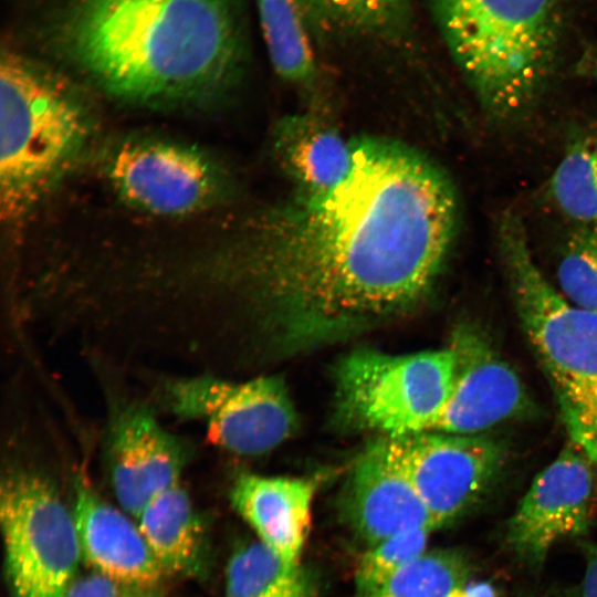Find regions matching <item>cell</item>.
Returning <instances> with one entry per match:
<instances>
[{
    "mask_svg": "<svg viewBox=\"0 0 597 597\" xmlns=\"http://www.w3.org/2000/svg\"><path fill=\"white\" fill-rule=\"evenodd\" d=\"M353 164L329 192L264 213L238 252L202 275L238 312L221 336L255 326L283 349L363 331L416 305L449 252L458 203L449 177L418 149L352 140Z\"/></svg>",
    "mask_w": 597,
    "mask_h": 597,
    "instance_id": "1",
    "label": "cell"
},
{
    "mask_svg": "<svg viewBox=\"0 0 597 597\" xmlns=\"http://www.w3.org/2000/svg\"><path fill=\"white\" fill-rule=\"evenodd\" d=\"M61 42L106 92L147 105L212 98L242 61L235 0H77Z\"/></svg>",
    "mask_w": 597,
    "mask_h": 597,
    "instance_id": "2",
    "label": "cell"
},
{
    "mask_svg": "<svg viewBox=\"0 0 597 597\" xmlns=\"http://www.w3.org/2000/svg\"><path fill=\"white\" fill-rule=\"evenodd\" d=\"M442 38L480 103L499 117L526 107L556 60L566 0H433Z\"/></svg>",
    "mask_w": 597,
    "mask_h": 597,
    "instance_id": "3",
    "label": "cell"
},
{
    "mask_svg": "<svg viewBox=\"0 0 597 597\" xmlns=\"http://www.w3.org/2000/svg\"><path fill=\"white\" fill-rule=\"evenodd\" d=\"M498 245L523 331L558 405L569 441L597 478V313L569 303L545 277L519 216L505 212Z\"/></svg>",
    "mask_w": 597,
    "mask_h": 597,
    "instance_id": "4",
    "label": "cell"
},
{
    "mask_svg": "<svg viewBox=\"0 0 597 597\" xmlns=\"http://www.w3.org/2000/svg\"><path fill=\"white\" fill-rule=\"evenodd\" d=\"M91 121L72 87L19 54L0 65V201L8 221L23 217L72 167Z\"/></svg>",
    "mask_w": 597,
    "mask_h": 597,
    "instance_id": "5",
    "label": "cell"
},
{
    "mask_svg": "<svg viewBox=\"0 0 597 597\" xmlns=\"http://www.w3.org/2000/svg\"><path fill=\"white\" fill-rule=\"evenodd\" d=\"M451 346L408 355L358 349L337 368L339 413L357 429L401 437L431 431L451 394Z\"/></svg>",
    "mask_w": 597,
    "mask_h": 597,
    "instance_id": "6",
    "label": "cell"
},
{
    "mask_svg": "<svg viewBox=\"0 0 597 597\" xmlns=\"http://www.w3.org/2000/svg\"><path fill=\"white\" fill-rule=\"evenodd\" d=\"M0 521L11 597H66L82 554L73 513L53 483L33 468L8 467Z\"/></svg>",
    "mask_w": 597,
    "mask_h": 597,
    "instance_id": "7",
    "label": "cell"
},
{
    "mask_svg": "<svg viewBox=\"0 0 597 597\" xmlns=\"http://www.w3.org/2000/svg\"><path fill=\"white\" fill-rule=\"evenodd\" d=\"M155 394L167 412L202 423L213 444L239 455L269 452L296 426L286 387L274 376L247 381L211 373L161 376Z\"/></svg>",
    "mask_w": 597,
    "mask_h": 597,
    "instance_id": "8",
    "label": "cell"
},
{
    "mask_svg": "<svg viewBox=\"0 0 597 597\" xmlns=\"http://www.w3.org/2000/svg\"><path fill=\"white\" fill-rule=\"evenodd\" d=\"M106 172L125 201L161 216L209 208L227 188L224 172L209 155L158 139L123 143L109 156Z\"/></svg>",
    "mask_w": 597,
    "mask_h": 597,
    "instance_id": "9",
    "label": "cell"
},
{
    "mask_svg": "<svg viewBox=\"0 0 597 597\" xmlns=\"http://www.w3.org/2000/svg\"><path fill=\"white\" fill-rule=\"evenodd\" d=\"M380 441L438 527L478 502L501 463L500 448L480 434L425 431Z\"/></svg>",
    "mask_w": 597,
    "mask_h": 597,
    "instance_id": "10",
    "label": "cell"
},
{
    "mask_svg": "<svg viewBox=\"0 0 597 597\" xmlns=\"http://www.w3.org/2000/svg\"><path fill=\"white\" fill-rule=\"evenodd\" d=\"M596 479L588 457L568 440L507 520L504 540L510 552L522 564L540 568L557 543L586 533Z\"/></svg>",
    "mask_w": 597,
    "mask_h": 597,
    "instance_id": "11",
    "label": "cell"
},
{
    "mask_svg": "<svg viewBox=\"0 0 597 597\" xmlns=\"http://www.w3.org/2000/svg\"><path fill=\"white\" fill-rule=\"evenodd\" d=\"M189 458L185 442L166 430L150 407L115 408L106 432L105 459L115 496L136 519L159 493L180 481Z\"/></svg>",
    "mask_w": 597,
    "mask_h": 597,
    "instance_id": "12",
    "label": "cell"
},
{
    "mask_svg": "<svg viewBox=\"0 0 597 597\" xmlns=\"http://www.w3.org/2000/svg\"><path fill=\"white\" fill-rule=\"evenodd\" d=\"M450 346L455 354L453 386L431 431L480 434L523 409L520 377L484 335L461 328Z\"/></svg>",
    "mask_w": 597,
    "mask_h": 597,
    "instance_id": "13",
    "label": "cell"
},
{
    "mask_svg": "<svg viewBox=\"0 0 597 597\" xmlns=\"http://www.w3.org/2000/svg\"><path fill=\"white\" fill-rule=\"evenodd\" d=\"M346 491V517L368 546L406 531L438 528L428 507L390 459L380 439L356 460Z\"/></svg>",
    "mask_w": 597,
    "mask_h": 597,
    "instance_id": "14",
    "label": "cell"
},
{
    "mask_svg": "<svg viewBox=\"0 0 597 597\" xmlns=\"http://www.w3.org/2000/svg\"><path fill=\"white\" fill-rule=\"evenodd\" d=\"M72 513L82 558L93 572L127 585L158 588L165 572L138 525L104 500L82 474L74 481Z\"/></svg>",
    "mask_w": 597,
    "mask_h": 597,
    "instance_id": "15",
    "label": "cell"
},
{
    "mask_svg": "<svg viewBox=\"0 0 597 597\" xmlns=\"http://www.w3.org/2000/svg\"><path fill=\"white\" fill-rule=\"evenodd\" d=\"M320 480L240 474L230 500L259 541L290 563H300Z\"/></svg>",
    "mask_w": 597,
    "mask_h": 597,
    "instance_id": "16",
    "label": "cell"
},
{
    "mask_svg": "<svg viewBox=\"0 0 597 597\" xmlns=\"http://www.w3.org/2000/svg\"><path fill=\"white\" fill-rule=\"evenodd\" d=\"M277 164L295 187V196L329 192L347 176L353 143L346 140L322 103L283 117L273 133Z\"/></svg>",
    "mask_w": 597,
    "mask_h": 597,
    "instance_id": "17",
    "label": "cell"
},
{
    "mask_svg": "<svg viewBox=\"0 0 597 597\" xmlns=\"http://www.w3.org/2000/svg\"><path fill=\"white\" fill-rule=\"evenodd\" d=\"M137 520L165 574H190L198 569L203 545L202 526L180 481L155 496Z\"/></svg>",
    "mask_w": 597,
    "mask_h": 597,
    "instance_id": "18",
    "label": "cell"
},
{
    "mask_svg": "<svg viewBox=\"0 0 597 597\" xmlns=\"http://www.w3.org/2000/svg\"><path fill=\"white\" fill-rule=\"evenodd\" d=\"M301 564L290 563L260 541L240 546L226 569L223 597H315Z\"/></svg>",
    "mask_w": 597,
    "mask_h": 597,
    "instance_id": "19",
    "label": "cell"
},
{
    "mask_svg": "<svg viewBox=\"0 0 597 597\" xmlns=\"http://www.w3.org/2000/svg\"><path fill=\"white\" fill-rule=\"evenodd\" d=\"M307 30L320 39L390 35L407 22L410 0H297Z\"/></svg>",
    "mask_w": 597,
    "mask_h": 597,
    "instance_id": "20",
    "label": "cell"
},
{
    "mask_svg": "<svg viewBox=\"0 0 597 597\" xmlns=\"http://www.w3.org/2000/svg\"><path fill=\"white\" fill-rule=\"evenodd\" d=\"M270 60L286 82L313 91L317 69L297 0H258Z\"/></svg>",
    "mask_w": 597,
    "mask_h": 597,
    "instance_id": "21",
    "label": "cell"
},
{
    "mask_svg": "<svg viewBox=\"0 0 597 597\" xmlns=\"http://www.w3.org/2000/svg\"><path fill=\"white\" fill-rule=\"evenodd\" d=\"M471 573L455 549L426 551L374 590L356 597H460Z\"/></svg>",
    "mask_w": 597,
    "mask_h": 597,
    "instance_id": "22",
    "label": "cell"
},
{
    "mask_svg": "<svg viewBox=\"0 0 597 597\" xmlns=\"http://www.w3.org/2000/svg\"><path fill=\"white\" fill-rule=\"evenodd\" d=\"M551 193L564 214L597 227V144L567 151L551 178Z\"/></svg>",
    "mask_w": 597,
    "mask_h": 597,
    "instance_id": "23",
    "label": "cell"
},
{
    "mask_svg": "<svg viewBox=\"0 0 597 597\" xmlns=\"http://www.w3.org/2000/svg\"><path fill=\"white\" fill-rule=\"evenodd\" d=\"M556 277L557 290L569 303L597 313V227L586 226L568 238Z\"/></svg>",
    "mask_w": 597,
    "mask_h": 597,
    "instance_id": "24",
    "label": "cell"
},
{
    "mask_svg": "<svg viewBox=\"0 0 597 597\" xmlns=\"http://www.w3.org/2000/svg\"><path fill=\"white\" fill-rule=\"evenodd\" d=\"M431 532L428 528L406 531L368 546L355 570L356 596L374 590L422 555Z\"/></svg>",
    "mask_w": 597,
    "mask_h": 597,
    "instance_id": "25",
    "label": "cell"
},
{
    "mask_svg": "<svg viewBox=\"0 0 597 597\" xmlns=\"http://www.w3.org/2000/svg\"><path fill=\"white\" fill-rule=\"evenodd\" d=\"M66 597H159L157 589L127 585L92 572L76 576Z\"/></svg>",
    "mask_w": 597,
    "mask_h": 597,
    "instance_id": "26",
    "label": "cell"
},
{
    "mask_svg": "<svg viewBox=\"0 0 597 597\" xmlns=\"http://www.w3.org/2000/svg\"><path fill=\"white\" fill-rule=\"evenodd\" d=\"M585 569L577 597H597V544L585 546Z\"/></svg>",
    "mask_w": 597,
    "mask_h": 597,
    "instance_id": "27",
    "label": "cell"
},
{
    "mask_svg": "<svg viewBox=\"0 0 597 597\" xmlns=\"http://www.w3.org/2000/svg\"><path fill=\"white\" fill-rule=\"evenodd\" d=\"M589 69L594 77L597 80V53L591 56Z\"/></svg>",
    "mask_w": 597,
    "mask_h": 597,
    "instance_id": "28",
    "label": "cell"
}]
</instances>
